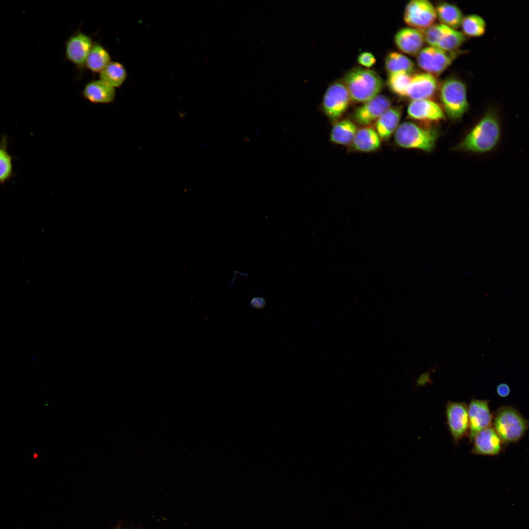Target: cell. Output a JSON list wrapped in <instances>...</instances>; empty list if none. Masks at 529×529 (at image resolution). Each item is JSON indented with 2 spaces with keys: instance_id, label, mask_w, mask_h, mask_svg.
I'll use <instances>...</instances> for the list:
<instances>
[{
  "instance_id": "16",
  "label": "cell",
  "mask_w": 529,
  "mask_h": 529,
  "mask_svg": "<svg viewBox=\"0 0 529 529\" xmlns=\"http://www.w3.org/2000/svg\"><path fill=\"white\" fill-rule=\"evenodd\" d=\"M472 453L484 456H495L502 450L503 444L498 435L491 426L484 429L474 437Z\"/></svg>"
},
{
  "instance_id": "19",
  "label": "cell",
  "mask_w": 529,
  "mask_h": 529,
  "mask_svg": "<svg viewBox=\"0 0 529 529\" xmlns=\"http://www.w3.org/2000/svg\"><path fill=\"white\" fill-rule=\"evenodd\" d=\"M381 143L375 129L367 126L358 129L350 145L351 149L356 151L372 152L380 148Z\"/></svg>"
},
{
  "instance_id": "14",
  "label": "cell",
  "mask_w": 529,
  "mask_h": 529,
  "mask_svg": "<svg viewBox=\"0 0 529 529\" xmlns=\"http://www.w3.org/2000/svg\"><path fill=\"white\" fill-rule=\"evenodd\" d=\"M407 114L411 119L424 122H437L446 119L441 106L431 99L411 100L408 105Z\"/></svg>"
},
{
  "instance_id": "26",
  "label": "cell",
  "mask_w": 529,
  "mask_h": 529,
  "mask_svg": "<svg viewBox=\"0 0 529 529\" xmlns=\"http://www.w3.org/2000/svg\"><path fill=\"white\" fill-rule=\"evenodd\" d=\"M460 27L465 36L480 37L483 35L486 30L485 20L480 15L472 14L464 16Z\"/></svg>"
},
{
  "instance_id": "24",
  "label": "cell",
  "mask_w": 529,
  "mask_h": 529,
  "mask_svg": "<svg viewBox=\"0 0 529 529\" xmlns=\"http://www.w3.org/2000/svg\"><path fill=\"white\" fill-rule=\"evenodd\" d=\"M111 56L101 45H93L86 59L85 65L91 71L100 72L110 62Z\"/></svg>"
},
{
  "instance_id": "22",
  "label": "cell",
  "mask_w": 529,
  "mask_h": 529,
  "mask_svg": "<svg viewBox=\"0 0 529 529\" xmlns=\"http://www.w3.org/2000/svg\"><path fill=\"white\" fill-rule=\"evenodd\" d=\"M435 7L436 18L441 24L457 30L460 27L463 14L456 5L447 2H442Z\"/></svg>"
},
{
  "instance_id": "6",
  "label": "cell",
  "mask_w": 529,
  "mask_h": 529,
  "mask_svg": "<svg viewBox=\"0 0 529 529\" xmlns=\"http://www.w3.org/2000/svg\"><path fill=\"white\" fill-rule=\"evenodd\" d=\"M351 99L343 81H336L327 88L321 102V110L331 121L338 120L347 110Z\"/></svg>"
},
{
  "instance_id": "1",
  "label": "cell",
  "mask_w": 529,
  "mask_h": 529,
  "mask_svg": "<svg viewBox=\"0 0 529 529\" xmlns=\"http://www.w3.org/2000/svg\"><path fill=\"white\" fill-rule=\"evenodd\" d=\"M501 128L497 114L488 110L453 150L482 154L493 150L500 141Z\"/></svg>"
},
{
  "instance_id": "31",
  "label": "cell",
  "mask_w": 529,
  "mask_h": 529,
  "mask_svg": "<svg viewBox=\"0 0 529 529\" xmlns=\"http://www.w3.org/2000/svg\"><path fill=\"white\" fill-rule=\"evenodd\" d=\"M266 305L265 299L261 296L253 297L250 301V305L252 308L257 310H262L265 308Z\"/></svg>"
},
{
  "instance_id": "7",
  "label": "cell",
  "mask_w": 529,
  "mask_h": 529,
  "mask_svg": "<svg viewBox=\"0 0 529 529\" xmlns=\"http://www.w3.org/2000/svg\"><path fill=\"white\" fill-rule=\"evenodd\" d=\"M423 32L430 46L447 51L458 50L467 39L462 32L441 24H434Z\"/></svg>"
},
{
  "instance_id": "20",
  "label": "cell",
  "mask_w": 529,
  "mask_h": 529,
  "mask_svg": "<svg viewBox=\"0 0 529 529\" xmlns=\"http://www.w3.org/2000/svg\"><path fill=\"white\" fill-rule=\"evenodd\" d=\"M83 95L91 102L107 104L114 101L116 91L114 87L98 79L87 83L83 89Z\"/></svg>"
},
{
  "instance_id": "9",
  "label": "cell",
  "mask_w": 529,
  "mask_h": 529,
  "mask_svg": "<svg viewBox=\"0 0 529 529\" xmlns=\"http://www.w3.org/2000/svg\"><path fill=\"white\" fill-rule=\"evenodd\" d=\"M436 18L435 7L428 0H411L404 11L405 22L411 27L421 30L433 24Z\"/></svg>"
},
{
  "instance_id": "30",
  "label": "cell",
  "mask_w": 529,
  "mask_h": 529,
  "mask_svg": "<svg viewBox=\"0 0 529 529\" xmlns=\"http://www.w3.org/2000/svg\"><path fill=\"white\" fill-rule=\"evenodd\" d=\"M357 61L362 66L369 68L375 64L376 60L372 53L369 52H363L359 54Z\"/></svg>"
},
{
  "instance_id": "8",
  "label": "cell",
  "mask_w": 529,
  "mask_h": 529,
  "mask_svg": "<svg viewBox=\"0 0 529 529\" xmlns=\"http://www.w3.org/2000/svg\"><path fill=\"white\" fill-rule=\"evenodd\" d=\"M460 52L459 50L447 51L427 47L422 48L417 54V64L426 72L436 77L452 64Z\"/></svg>"
},
{
  "instance_id": "11",
  "label": "cell",
  "mask_w": 529,
  "mask_h": 529,
  "mask_svg": "<svg viewBox=\"0 0 529 529\" xmlns=\"http://www.w3.org/2000/svg\"><path fill=\"white\" fill-rule=\"evenodd\" d=\"M467 407L469 437L472 441L477 433L492 426L493 415L489 408L488 400L473 398Z\"/></svg>"
},
{
  "instance_id": "29",
  "label": "cell",
  "mask_w": 529,
  "mask_h": 529,
  "mask_svg": "<svg viewBox=\"0 0 529 529\" xmlns=\"http://www.w3.org/2000/svg\"><path fill=\"white\" fill-rule=\"evenodd\" d=\"M434 371H435V369L430 368L429 370L422 373L417 379H415L410 372L408 370L409 373L414 382L413 391L420 387L425 386L427 384H433V381L431 379V374L432 372H434Z\"/></svg>"
},
{
  "instance_id": "15",
  "label": "cell",
  "mask_w": 529,
  "mask_h": 529,
  "mask_svg": "<svg viewBox=\"0 0 529 529\" xmlns=\"http://www.w3.org/2000/svg\"><path fill=\"white\" fill-rule=\"evenodd\" d=\"M92 47L90 37L83 33L78 32L71 36L67 41L66 56L76 66H83Z\"/></svg>"
},
{
  "instance_id": "32",
  "label": "cell",
  "mask_w": 529,
  "mask_h": 529,
  "mask_svg": "<svg viewBox=\"0 0 529 529\" xmlns=\"http://www.w3.org/2000/svg\"><path fill=\"white\" fill-rule=\"evenodd\" d=\"M496 391L500 397L505 398L509 395L510 389L509 386L506 384L502 383L497 386Z\"/></svg>"
},
{
  "instance_id": "4",
  "label": "cell",
  "mask_w": 529,
  "mask_h": 529,
  "mask_svg": "<svg viewBox=\"0 0 529 529\" xmlns=\"http://www.w3.org/2000/svg\"><path fill=\"white\" fill-rule=\"evenodd\" d=\"M437 93L441 107L451 121L459 120L468 111L466 87L460 79L453 76L445 78L439 83Z\"/></svg>"
},
{
  "instance_id": "21",
  "label": "cell",
  "mask_w": 529,
  "mask_h": 529,
  "mask_svg": "<svg viewBox=\"0 0 529 529\" xmlns=\"http://www.w3.org/2000/svg\"><path fill=\"white\" fill-rule=\"evenodd\" d=\"M357 130L356 123L351 120H338L334 123L330 132V140L333 144H350Z\"/></svg>"
},
{
  "instance_id": "17",
  "label": "cell",
  "mask_w": 529,
  "mask_h": 529,
  "mask_svg": "<svg viewBox=\"0 0 529 529\" xmlns=\"http://www.w3.org/2000/svg\"><path fill=\"white\" fill-rule=\"evenodd\" d=\"M394 42L401 51L410 55H417L425 42L423 30L411 27L402 28L396 33Z\"/></svg>"
},
{
  "instance_id": "10",
  "label": "cell",
  "mask_w": 529,
  "mask_h": 529,
  "mask_svg": "<svg viewBox=\"0 0 529 529\" xmlns=\"http://www.w3.org/2000/svg\"><path fill=\"white\" fill-rule=\"evenodd\" d=\"M446 415L449 431L455 443L457 444L468 432V407L463 402L448 401Z\"/></svg>"
},
{
  "instance_id": "12",
  "label": "cell",
  "mask_w": 529,
  "mask_h": 529,
  "mask_svg": "<svg viewBox=\"0 0 529 529\" xmlns=\"http://www.w3.org/2000/svg\"><path fill=\"white\" fill-rule=\"evenodd\" d=\"M391 102L386 96L379 95L357 108L353 113L356 123L367 126L376 122L390 107Z\"/></svg>"
},
{
  "instance_id": "3",
  "label": "cell",
  "mask_w": 529,
  "mask_h": 529,
  "mask_svg": "<svg viewBox=\"0 0 529 529\" xmlns=\"http://www.w3.org/2000/svg\"><path fill=\"white\" fill-rule=\"evenodd\" d=\"M435 126L421 125L411 121L399 124L394 133V141L400 147L432 152L440 136Z\"/></svg>"
},
{
  "instance_id": "25",
  "label": "cell",
  "mask_w": 529,
  "mask_h": 529,
  "mask_svg": "<svg viewBox=\"0 0 529 529\" xmlns=\"http://www.w3.org/2000/svg\"><path fill=\"white\" fill-rule=\"evenodd\" d=\"M385 66L388 73L404 72L412 74L415 70L413 62L405 55L395 51L386 55Z\"/></svg>"
},
{
  "instance_id": "2",
  "label": "cell",
  "mask_w": 529,
  "mask_h": 529,
  "mask_svg": "<svg viewBox=\"0 0 529 529\" xmlns=\"http://www.w3.org/2000/svg\"><path fill=\"white\" fill-rule=\"evenodd\" d=\"M351 101L364 103L379 95L384 86L380 76L374 71L354 67L347 72L343 79Z\"/></svg>"
},
{
  "instance_id": "13",
  "label": "cell",
  "mask_w": 529,
  "mask_h": 529,
  "mask_svg": "<svg viewBox=\"0 0 529 529\" xmlns=\"http://www.w3.org/2000/svg\"><path fill=\"white\" fill-rule=\"evenodd\" d=\"M439 83L436 76L428 72L412 75L407 97L412 100L431 99L437 94Z\"/></svg>"
},
{
  "instance_id": "27",
  "label": "cell",
  "mask_w": 529,
  "mask_h": 529,
  "mask_svg": "<svg viewBox=\"0 0 529 529\" xmlns=\"http://www.w3.org/2000/svg\"><path fill=\"white\" fill-rule=\"evenodd\" d=\"M411 74L404 72L388 74L387 83L389 88L395 95L407 97Z\"/></svg>"
},
{
  "instance_id": "23",
  "label": "cell",
  "mask_w": 529,
  "mask_h": 529,
  "mask_svg": "<svg viewBox=\"0 0 529 529\" xmlns=\"http://www.w3.org/2000/svg\"><path fill=\"white\" fill-rule=\"evenodd\" d=\"M126 77L124 67L118 62H111L99 72V79L114 88L120 86Z\"/></svg>"
},
{
  "instance_id": "18",
  "label": "cell",
  "mask_w": 529,
  "mask_h": 529,
  "mask_svg": "<svg viewBox=\"0 0 529 529\" xmlns=\"http://www.w3.org/2000/svg\"><path fill=\"white\" fill-rule=\"evenodd\" d=\"M400 106L390 107L376 121L375 130L382 141H387L395 133L402 116Z\"/></svg>"
},
{
  "instance_id": "28",
  "label": "cell",
  "mask_w": 529,
  "mask_h": 529,
  "mask_svg": "<svg viewBox=\"0 0 529 529\" xmlns=\"http://www.w3.org/2000/svg\"><path fill=\"white\" fill-rule=\"evenodd\" d=\"M12 158L4 144H0V183L7 181L12 176Z\"/></svg>"
},
{
  "instance_id": "5",
  "label": "cell",
  "mask_w": 529,
  "mask_h": 529,
  "mask_svg": "<svg viewBox=\"0 0 529 529\" xmlns=\"http://www.w3.org/2000/svg\"><path fill=\"white\" fill-rule=\"evenodd\" d=\"M492 427L503 444H509L523 437L529 428V422L515 408L503 406L496 411Z\"/></svg>"
}]
</instances>
